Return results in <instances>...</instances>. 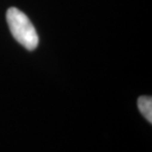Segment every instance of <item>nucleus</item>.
<instances>
[{"label": "nucleus", "mask_w": 152, "mask_h": 152, "mask_svg": "<svg viewBox=\"0 0 152 152\" xmlns=\"http://www.w3.org/2000/svg\"><path fill=\"white\" fill-rule=\"evenodd\" d=\"M137 107L143 117L152 123V98L151 96L142 95L137 99Z\"/></svg>", "instance_id": "f03ea898"}, {"label": "nucleus", "mask_w": 152, "mask_h": 152, "mask_svg": "<svg viewBox=\"0 0 152 152\" xmlns=\"http://www.w3.org/2000/svg\"><path fill=\"white\" fill-rule=\"evenodd\" d=\"M8 27L16 40L28 50H34L39 44L36 28L29 18L15 7L8 9L6 14Z\"/></svg>", "instance_id": "f257e3e1"}]
</instances>
